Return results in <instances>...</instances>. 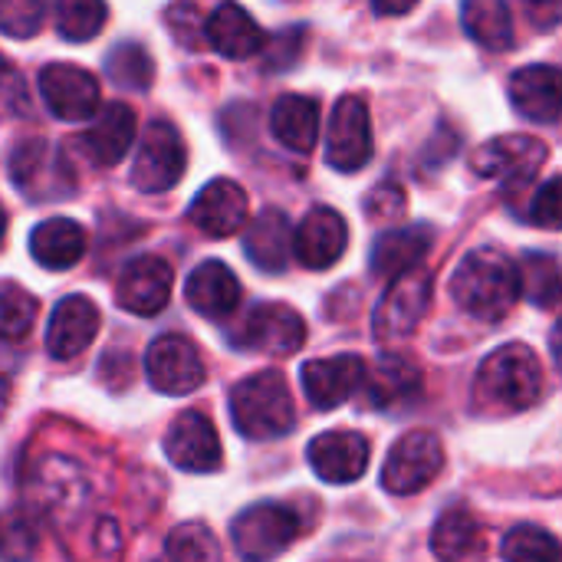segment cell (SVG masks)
I'll list each match as a JSON object with an SVG mask.
<instances>
[{
    "label": "cell",
    "instance_id": "cell-1",
    "mask_svg": "<svg viewBox=\"0 0 562 562\" xmlns=\"http://www.w3.org/2000/svg\"><path fill=\"white\" fill-rule=\"evenodd\" d=\"M524 293L520 267L494 247H481L461 260V267L451 277V296L454 303L484 323L504 319Z\"/></svg>",
    "mask_w": 562,
    "mask_h": 562
},
{
    "label": "cell",
    "instance_id": "cell-2",
    "mask_svg": "<svg viewBox=\"0 0 562 562\" xmlns=\"http://www.w3.org/2000/svg\"><path fill=\"white\" fill-rule=\"evenodd\" d=\"M543 395V366L537 352L524 342H507L491 352L474 379V398L491 412H524Z\"/></svg>",
    "mask_w": 562,
    "mask_h": 562
},
{
    "label": "cell",
    "instance_id": "cell-3",
    "mask_svg": "<svg viewBox=\"0 0 562 562\" xmlns=\"http://www.w3.org/2000/svg\"><path fill=\"white\" fill-rule=\"evenodd\" d=\"M231 418H234V428L250 441L286 435L296 425V408H293L286 379L277 369L244 379L231 392Z\"/></svg>",
    "mask_w": 562,
    "mask_h": 562
},
{
    "label": "cell",
    "instance_id": "cell-4",
    "mask_svg": "<svg viewBox=\"0 0 562 562\" xmlns=\"http://www.w3.org/2000/svg\"><path fill=\"white\" fill-rule=\"evenodd\" d=\"M231 533H234V550L240 553V560L270 562L283 550H290V543L300 537V517L286 504L263 501V504L247 507L234 520Z\"/></svg>",
    "mask_w": 562,
    "mask_h": 562
},
{
    "label": "cell",
    "instance_id": "cell-5",
    "mask_svg": "<svg viewBox=\"0 0 562 562\" xmlns=\"http://www.w3.org/2000/svg\"><path fill=\"white\" fill-rule=\"evenodd\" d=\"M431 293H435V273L428 267H415L405 277H398L385 290L382 303L375 306V319H372L375 336L382 342H395V339L412 336L431 306Z\"/></svg>",
    "mask_w": 562,
    "mask_h": 562
},
{
    "label": "cell",
    "instance_id": "cell-6",
    "mask_svg": "<svg viewBox=\"0 0 562 562\" xmlns=\"http://www.w3.org/2000/svg\"><path fill=\"white\" fill-rule=\"evenodd\" d=\"M188 168L184 158V142L178 135V128L171 122H151L142 135V145L135 151L132 161V184L142 194H155V191H168L181 181Z\"/></svg>",
    "mask_w": 562,
    "mask_h": 562
},
{
    "label": "cell",
    "instance_id": "cell-7",
    "mask_svg": "<svg viewBox=\"0 0 562 562\" xmlns=\"http://www.w3.org/2000/svg\"><path fill=\"white\" fill-rule=\"evenodd\" d=\"M445 468V448L431 431H408L395 441L389 451V461L382 468V487L389 494L408 497L425 491Z\"/></svg>",
    "mask_w": 562,
    "mask_h": 562
},
{
    "label": "cell",
    "instance_id": "cell-8",
    "mask_svg": "<svg viewBox=\"0 0 562 562\" xmlns=\"http://www.w3.org/2000/svg\"><path fill=\"white\" fill-rule=\"evenodd\" d=\"M547 155H550L547 145L533 135H501L474 151L471 168L474 175L497 178L507 188H524L547 165Z\"/></svg>",
    "mask_w": 562,
    "mask_h": 562
},
{
    "label": "cell",
    "instance_id": "cell-9",
    "mask_svg": "<svg viewBox=\"0 0 562 562\" xmlns=\"http://www.w3.org/2000/svg\"><path fill=\"white\" fill-rule=\"evenodd\" d=\"M306 342L303 316L286 303H260L247 313L244 326L234 336L237 349L263 356H293Z\"/></svg>",
    "mask_w": 562,
    "mask_h": 562
},
{
    "label": "cell",
    "instance_id": "cell-10",
    "mask_svg": "<svg viewBox=\"0 0 562 562\" xmlns=\"http://www.w3.org/2000/svg\"><path fill=\"white\" fill-rule=\"evenodd\" d=\"M372 158V115L362 95L349 92L336 102L326 132V161L336 171H359Z\"/></svg>",
    "mask_w": 562,
    "mask_h": 562
},
{
    "label": "cell",
    "instance_id": "cell-11",
    "mask_svg": "<svg viewBox=\"0 0 562 562\" xmlns=\"http://www.w3.org/2000/svg\"><path fill=\"white\" fill-rule=\"evenodd\" d=\"M145 372L161 395H188L204 382V362L198 346L178 333H165L148 346Z\"/></svg>",
    "mask_w": 562,
    "mask_h": 562
},
{
    "label": "cell",
    "instance_id": "cell-12",
    "mask_svg": "<svg viewBox=\"0 0 562 562\" xmlns=\"http://www.w3.org/2000/svg\"><path fill=\"white\" fill-rule=\"evenodd\" d=\"M165 454L188 474H211L221 468V438L204 412H181L165 431Z\"/></svg>",
    "mask_w": 562,
    "mask_h": 562
},
{
    "label": "cell",
    "instance_id": "cell-13",
    "mask_svg": "<svg viewBox=\"0 0 562 562\" xmlns=\"http://www.w3.org/2000/svg\"><path fill=\"white\" fill-rule=\"evenodd\" d=\"M40 92L49 112L63 122H82L89 115H99V105H102L95 76L72 63L46 66L40 72Z\"/></svg>",
    "mask_w": 562,
    "mask_h": 562
},
{
    "label": "cell",
    "instance_id": "cell-14",
    "mask_svg": "<svg viewBox=\"0 0 562 562\" xmlns=\"http://www.w3.org/2000/svg\"><path fill=\"white\" fill-rule=\"evenodd\" d=\"M171 283H175V273L168 267V260L155 257V254H145V257H135L132 263H125V270L119 273V283H115V303L125 310V313H135V316H155L168 306L171 300Z\"/></svg>",
    "mask_w": 562,
    "mask_h": 562
},
{
    "label": "cell",
    "instance_id": "cell-15",
    "mask_svg": "<svg viewBox=\"0 0 562 562\" xmlns=\"http://www.w3.org/2000/svg\"><path fill=\"white\" fill-rule=\"evenodd\" d=\"M303 392L313 408L333 412L342 402H349L369 379V369L359 356H329V359H313L300 372Z\"/></svg>",
    "mask_w": 562,
    "mask_h": 562
},
{
    "label": "cell",
    "instance_id": "cell-16",
    "mask_svg": "<svg viewBox=\"0 0 562 562\" xmlns=\"http://www.w3.org/2000/svg\"><path fill=\"white\" fill-rule=\"evenodd\" d=\"M372 445L359 431H323L310 441L306 458L319 481L326 484H352L369 468Z\"/></svg>",
    "mask_w": 562,
    "mask_h": 562
},
{
    "label": "cell",
    "instance_id": "cell-17",
    "mask_svg": "<svg viewBox=\"0 0 562 562\" xmlns=\"http://www.w3.org/2000/svg\"><path fill=\"white\" fill-rule=\"evenodd\" d=\"M247 191L231 181V178H214L211 184H204L198 191V198L191 201V224L198 231H204L207 237H231L247 224Z\"/></svg>",
    "mask_w": 562,
    "mask_h": 562
},
{
    "label": "cell",
    "instance_id": "cell-18",
    "mask_svg": "<svg viewBox=\"0 0 562 562\" xmlns=\"http://www.w3.org/2000/svg\"><path fill=\"white\" fill-rule=\"evenodd\" d=\"M346 244L349 227L333 207H313L293 234V254L310 270H329L346 254Z\"/></svg>",
    "mask_w": 562,
    "mask_h": 562
},
{
    "label": "cell",
    "instance_id": "cell-19",
    "mask_svg": "<svg viewBox=\"0 0 562 562\" xmlns=\"http://www.w3.org/2000/svg\"><path fill=\"white\" fill-rule=\"evenodd\" d=\"M99 306L89 296H66L56 303L49 326H46V352L59 362L76 359L89 349L99 333Z\"/></svg>",
    "mask_w": 562,
    "mask_h": 562
},
{
    "label": "cell",
    "instance_id": "cell-20",
    "mask_svg": "<svg viewBox=\"0 0 562 562\" xmlns=\"http://www.w3.org/2000/svg\"><path fill=\"white\" fill-rule=\"evenodd\" d=\"M507 95L514 102V109L540 125L560 122L562 119V69L537 63V66H524L510 76Z\"/></svg>",
    "mask_w": 562,
    "mask_h": 562
},
{
    "label": "cell",
    "instance_id": "cell-21",
    "mask_svg": "<svg viewBox=\"0 0 562 562\" xmlns=\"http://www.w3.org/2000/svg\"><path fill=\"white\" fill-rule=\"evenodd\" d=\"M425 392V375L422 369L405 359V356H382L366 379V395L372 402V408L379 412H398L408 408L412 402H418V395Z\"/></svg>",
    "mask_w": 562,
    "mask_h": 562
},
{
    "label": "cell",
    "instance_id": "cell-22",
    "mask_svg": "<svg viewBox=\"0 0 562 562\" xmlns=\"http://www.w3.org/2000/svg\"><path fill=\"white\" fill-rule=\"evenodd\" d=\"M184 300L194 313L207 319H224L240 306V280L221 260H204L191 270L184 283Z\"/></svg>",
    "mask_w": 562,
    "mask_h": 562
},
{
    "label": "cell",
    "instance_id": "cell-23",
    "mask_svg": "<svg viewBox=\"0 0 562 562\" xmlns=\"http://www.w3.org/2000/svg\"><path fill=\"white\" fill-rule=\"evenodd\" d=\"M207 46L227 59H247V56L260 53L263 33H260L257 20L240 3L224 0L207 16Z\"/></svg>",
    "mask_w": 562,
    "mask_h": 562
},
{
    "label": "cell",
    "instance_id": "cell-24",
    "mask_svg": "<svg viewBox=\"0 0 562 562\" xmlns=\"http://www.w3.org/2000/svg\"><path fill=\"white\" fill-rule=\"evenodd\" d=\"M431 244H435V231L425 227V224H412V227L389 231L372 247V273L375 277L398 280L408 270L422 267V260L428 257Z\"/></svg>",
    "mask_w": 562,
    "mask_h": 562
},
{
    "label": "cell",
    "instance_id": "cell-25",
    "mask_svg": "<svg viewBox=\"0 0 562 562\" xmlns=\"http://www.w3.org/2000/svg\"><path fill=\"white\" fill-rule=\"evenodd\" d=\"M135 138V112L125 102H105V109H99L95 122L89 125L82 148L89 151V158L95 165H119L125 158V151L132 148Z\"/></svg>",
    "mask_w": 562,
    "mask_h": 562
},
{
    "label": "cell",
    "instance_id": "cell-26",
    "mask_svg": "<svg viewBox=\"0 0 562 562\" xmlns=\"http://www.w3.org/2000/svg\"><path fill=\"white\" fill-rule=\"evenodd\" d=\"M86 231L69 217H49L33 227L30 234V254L46 270H69L86 254Z\"/></svg>",
    "mask_w": 562,
    "mask_h": 562
},
{
    "label": "cell",
    "instance_id": "cell-27",
    "mask_svg": "<svg viewBox=\"0 0 562 562\" xmlns=\"http://www.w3.org/2000/svg\"><path fill=\"white\" fill-rule=\"evenodd\" d=\"M293 234L290 221L283 211L267 207L247 231L244 237V254L250 257L254 267L267 270V273H280L290 263V250H293Z\"/></svg>",
    "mask_w": 562,
    "mask_h": 562
},
{
    "label": "cell",
    "instance_id": "cell-28",
    "mask_svg": "<svg viewBox=\"0 0 562 562\" xmlns=\"http://www.w3.org/2000/svg\"><path fill=\"white\" fill-rule=\"evenodd\" d=\"M270 128L280 145L290 151H313L319 138V105L310 95H280L273 112H270Z\"/></svg>",
    "mask_w": 562,
    "mask_h": 562
},
{
    "label": "cell",
    "instance_id": "cell-29",
    "mask_svg": "<svg viewBox=\"0 0 562 562\" xmlns=\"http://www.w3.org/2000/svg\"><path fill=\"white\" fill-rule=\"evenodd\" d=\"M431 550L441 562H471L484 557V527L464 507H451L431 530Z\"/></svg>",
    "mask_w": 562,
    "mask_h": 562
},
{
    "label": "cell",
    "instance_id": "cell-30",
    "mask_svg": "<svg viewBox=\"0 0 562 562\" xmlns=\"http://www.w3.org/2000/svg\"><path fill=\"white\" fill-rule=\"evenodd\" d=\"M461 23L468 36L491 53H504L514 46V16L504 0H464Z\"/></svg>",
    "mask_w": 562,
    "mask_h": 562
},
{
    "label": "cell",
    "instance_id": "cell-31",
    "mask_svg": "<svg viewBox=\"0 0 562 562\" xmlns=\"http://www.w3.org/2000/svg\"><path fill=\"white\" fill-rule=\"evenodd\" d=\"M520 280H524V296L540 306L550 310L562 303V267L557 257L550 254H527L520 263Z\"/></svg>",
    "mask_w": 562,
    "mask_h": 562
},
{
    "label": "cell",
    "instance_id": "cell-32",
    "mask_svg": "<svg viewBox=\"0 0 562 562\" xmlns=\"http://www.w3.org/2000/svg\"><path fill=\"white\" fill-rule=\"evenodd\" d=\"M504 562H562V543L543 527L520 524L501 543Z\"/></svg>",
    "mask_w": 562,
    "mask_h": 562
},
{
    "label": "cell",
    "instance_id": "cell-33",
    "mask_svg": "<svg viewBox=\"0 0 562 562\" xmlns=\"http://www.w3.org/2000/svg\"><path fill=\"white\" fill-rule=\"evenodd\" d=\"M158 562H221V547L204 524H181L168 533Z\"/></svg>",
    "mask_w": 562,
    "mask_h": 562
},
{
    "label": "cell",
    "instance_id": "cell-34",
    "mask_svg": "<svg viewBox=\"0 0 562 562\" xmlns=\"http://www.w3.org/2000/svg\"><path fill=\"white\" fill-rule=\"evenodd\" d=\"M105 76L122 86V89H138L145 92L155 79V63L145 53L142 43H119L109 56H105Z\"/></svg>",
    "mask_w": 562,
    "mask_h": 562
},
{
    "label": "cell",
    "instance_id": "cell-35",
    "mask_svg": "<svg viewBox=\"0 0 562 562\" xmlns=\"http://www.w3.org/2000/svg\"><path fill=\"white\" fill-rule=\"evenodd\" d=\"M105 0H56V26L69 43L92 40L105 23Z\"/></svg>",
    "mask_w": 562,
    "mask_h": 562
},
{
    "label": "cell",
    "instance_id": "cell-36",
    "mask_svg": "<svg viewBox=\"0 0 562 562\" xmlns=\"http://www.w3.org/2000/svg\"><path fill=\"white\" fill-rule=\"evenodd\" d=\"M49 145L43 142V138H26V142H20L13 151H10V165H7V171H10V181L23 191V194H33V198H40V178H43V171L49 168Z\"/></svg>",
    "mask_w": 562,
    "mask_h": 562
},
{
    "label": "cell",
    "instance_id": "cell-37",
    "mask_svg": "<svg viewBox=\"0 0 562 562\" xmlns=\"http://www.w3.org/2000/svg\"><path fill=\"white\" fill-rule=\"evenodd\" d=\"M36 319V300L20 290L16 283H3V339L16 342L33 329Z\"/></svg>",
    "mask_w": 562,
    "mask_h": 562
},
{
    "label": "cell",
    "instance_id": "cell-38",
    "mask_svg": "<svg viewBox=\"0 0 562 562\" xmlns=\"http://www.w3.org/2000/svg\"><path fill=\"white\" fill-rule=\"evenodd\" d=\"M165 23H168L171 36L188 49H198L201 43H207V20H201L194 0H175L165 10Z\"/></svg>",
    "mask_w": 562,
    "mask_h": 562
},
{
    "label": "cell",
    "instance_id": "cell-39",
    "mask_svg": "<svg viewBox=\"0 0 562 562\" xmlns=\"http://www.w3.org/2000/svg\"><path fill=\"white\" fill-rule=\"evenodd\" d=\"M43 0H0V23L7 36L26 40L43 23Z\"/></svg>",
    "mask_w": 562,
    "mask_h": 562
},
{
    "label": "cell",
    "instance_id": "cell-40",
    "mask_svg": "<svg viewBox=\"0 0 562 562\" xmlns=\"http://www.w3.org/2000/svg\"><path fill=\"white\" fill-rule=\"evenodd\" d=\"M530 224L533 227H543V231H562V175L550 178L547 184L537 188L530 207Z\"/></svg>",
    "mask_w": 562,
    "mask_h": 562
},
{
    "label": "cell",
    "instance_id": "cell-41",
    "mask_svg": "<svg viewBox=\"0 0 562 562\" xmlns=\"http://www.w3.org/2000/svg\"><path fill=\"white\" fill-rule=\"evenodd\" d=\"M405 211H408V198H405V191H402L398 181H382V184L369 194V201H366V214H369L375 224H392V221H398Z\"/></svg>",
    "mask_w": 562,
    "mask_h": 562
},
{
    "label": "cell",
    "instance_id": "cell-42",
    "mask_svg": "<svg viewBox=\"0 0 562 562\" xmlns=\"http://www.w3.org/2000/svg\"><path fill=\"white\" fill-rule=\"evenodd\" d=\"M300 40H303V30H286V33H280V36L273 40V53H277V59H273V63H267V66H270V69H283V66H290V63L296 59Z\"/></svg>",
    "mask_w": 562,
    "mask_h": 562
},
{
    "label": "cell",
    "instance_id": "cell-43",
    "mask_svg": "<svg viewBox=\"0 0 562 562\" xmlns=\"http://www.w3.org/2000/svg\"><path fill=\"white\" fill-rule=\"evenodd\" d=\"M524 7H527V13L533 16V23H537L540 30L560 23L562 0H524Z\"/></svg>",
    "mask_w": 562,
    "mask_h": 562
},
{
    "label": "cell",
    "instance_id": "cell-44",
    "mask_svg": "<svg viewBox=\"0 0 562 562\" xmlns=\"http://www.w3.org/2000/svg\"><path fill=\"white\" fill-rule=\"evenodd\" d=\"M3 102L10 112H30V95L20 92V76L13 69H7V92H3Z\"/></svg>",
    "mask_w": 562,
    "mask_h": 562
},
{
    "label": "cell",
    "instance_id": "cell-45",
    "mask_svg": "<svg viewBox=\"0 0 562 562\" xmlns=\"http://www.w3.org/2000/svg\"><path fill=\"white\" fill-rule=\"evenodd\" d=\"M415 3H418V0H375V10H379L382 16H402V13H408Z\"/></svg>",
    "mask_w": 562,
    "mask_h": 562
},
{
    "label": "cell",
    "instance_id": "cell-46",
    "mask_svg": "<svg viewBox=\"0 0 562 562\" xmlns=\"http://www.w3.org/2000/svg\"><path fill=\"white\" fill-rule=\"evenodd\" d=\"M550 346H553V359H557V366H560V372H562V319L557 323V329H553Z\"/></svg>",
    "mask_w": 562,
    "mask_h": 562
}]
</instances>
